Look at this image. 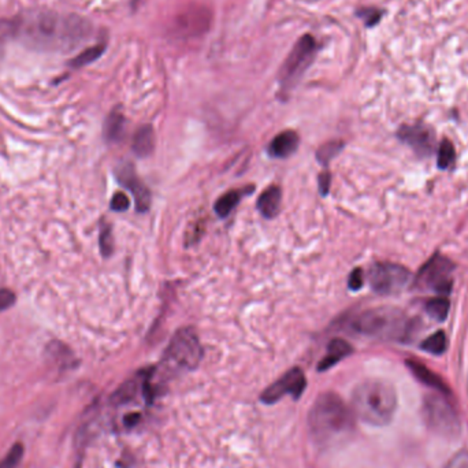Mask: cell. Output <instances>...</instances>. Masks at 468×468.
Here are the masks:
<instances>
[{"instance_id":"7c38bea8","label":"cell","mask_w":468,"mask_h":468,"mask_svg":"<svg viewBox=\"0 0 468 468\" xmlns=\"http://www.w3.org/2000/svg\"><path fill=\"white\" fill-rule=\"evenodd\" d=\"M118 182L129 189L136 200V209L139 213H144L151 206V193L148 188L140 180L130 163H123L116 169Z\"/></svg>"},{"instance_id":"d6986e66","label":"cell","mask_w":468,"mask_h":468,"mask_svg":"<svg viewBox=\"0 0 468 468\" xmlns=\"http://www.w3.org/2000/svg\"><path fill=\"white\" fill-rule=\"evenodd\" d=\"M125 129V116L118 112L112 111L105 122V137L110 143L119 142Z\"/></svg>"},{"instance_id":"ba28073f","label":"cell","mask_w":468,"mask_h":468,"mask_svg":"<svg viewBox=\"0 0 468 468\" xmlns=\"http://www.w3.org/2000/svg\"><path fill=\"white\" fill-rule=\"evenodd\" d=\"M370 285L378 294H396L412 281V274L404 266L396 263H375L368 274Z\"/></svg>"},{"instance_id":"4fadbf2b","label":"cell","mask_w":468,"mask_h":468,"mask_svg":"<svg viewBox=\"0 0 468 468\" xmlns=\"http://www.w3.org/2000/svg\"><path fill=\"white\" fill-rule=\"evenodd\" d=\"M398 139L414 148L418 155L428 156L432 151V135L423 125H404L397 133Z\"/></svg>"},{"instance_id":"6da1fadb","label":"cell","mask_w":468,"mask_h":468,"mask_svg":"<svg viewBox=\"0 0 468 468\" xmlns=\"http://www.w3.org/2000/svg\"><path fill=\"white\" fill-rule=\"evenodd\" d=\"M6 33L41 51H70L91 36L92 25L80 15L43 10L10 21Z\"/></svg>"},{"instance_id":"f1b7e54d","label":"cell","mask_w":468,"mask_h":468,"mask_svg":"<svg viewBox=\"0 0 468 468\" xmlns=\"http://www.w3.org/2000/svg\"><path fill=\"white\" fill-rule=\"evenodd\" d=\"M359 15L364 20L367 27H374L375 24L379 22V20L382 17V13L378 11L377 8H363L359 13Z\"/></svg>"},{"instance_id":"e0dca14e","label":"cell","mask_w":468,"mask_h":468,"mask_svg":"<svg viewBox=\"0 0 468 468\" xmlns=\"http://www.w3.org/2000/svg\"><path fill=\"white\" fill-rule=\"evenodd\" d=\"M281 199H282L281 189L278 186H270L259 196L257 210L266 218H274L280 213Z\"/></svg>"},{"instance_id":"52a82bcc","label":"cell","mask_w":468,"mask_h":468,"mask_svg":"<svg viewBox=\"0 0 468 468\" xmlns=\"http://www.w3.org/2000/svg\"><path fill=\"white\" fill-rule=\"evenodd\" d=\"M423 415L429 429L445 438H456L460 434V421L452 404L439 395L425 398Z\"/></svg>"},{"instance_id":"2e32d148","label":"cell","mask_w":468,"mask_h":468,"mask_svg":"<svg viewBox=\"0 0 468 468\" xmlns=\"http://www.w3.org/2000/svg\"><path fill=\"white\" fill-rule=\"evenodd\" d=\"M352 351H354L352 347H351L347 341H344V340H341V338H335V340H333V341L329 344V347H327L326 356H324V359L319 363L318 370H319V371H326V370H329L330 367L335 365L338 361H341L342 359H345L347 356H349V355L352 354Z\"/></svg>"},{"instance_id":"ffe728a7","label":"cell","mask_w":468,"mask_h":468,"mask_svg":"<svg viewBox=\"0 0 468 468\" xmlns=\"http://www.w3.org/2000/svg\"><path fill=\"white\" fill-rule=\"evenodd\" d=\"M244 195H246V192H244V189H241V190H230V192L225 193L223 196H220L216 203V207H214L216 216H220V218L229 216L234 210V207L240 203V200Z\"/></svg>"},{"instance_id":"7a4b0ae2","label":"cell","mask_w":468,"mask_h":468,"mask_svg":"<svg viewBox=\"0 0 468 468\" xmlns=\"http://www.w3.org/2000/svg\"><path fill=\"white\" fill-rule=\"evenodd\" d=\"M397 395L393 386L384 381H365L352 395V412L371 426H386L395 416Z\"/></svg>"},{"instance_id":"3957f363","label":"cell","mask_w":468,"mask_h":468,"mask_svg":"<svg viewBox=\"0 0 468 468\" xmlns=\"http://www.w3.org/2000/svg\"><path fill=\"white\" fill-rule=\"evenodd\" d=\"M352 425V412L334 393L321 395L310 409V432L314 439L322 445L331 444L348 434Z\"/></svg>"},{"instance_id":"7402d4cb","label":"cell","mask_w":468,"mask_h":468,"mask_svg":"<svg viewBox=\"0 0 468 468\" xmlns=\"http://www.w3.org/2000/svg\"><path fill=\"white\" fill-rule=\"evenodd\" d=\"M449 308H451L449 300L445 299V297L432 299L426 304V312L432 317V319H435L437 322H444L448 318Z\"/></svg>"},{"instance_id":"4dcf8cb0","label":"cell","mask_w":468,"mask_h":468,"mask_svg":"<svg viewBox=\"0 0 468 468\" xmlns=\"http://www.w3.org/2000/svg\"><path fill=\"white\" fill-rule=\"evenodd\" d=\"M15 303V294L8 289H0V312L13 307Z\"/></svg>"},{"instance_id":"5b68a950","label":"cell","mask_w":468,"mask_h":468,"mask_svg":"<svg viewBox=\"0 0 468 468\" xmlns=\"http://www.w3.org/2000/svg\"><path fill=\"white\" fill-rule=\"evenodd\" d=\"M202 359V347L197 335L190 329H182L176 333L169 344L163 364L169 371H188L195 368Z\"/></svg>"},{"instance_id":"9c48e42d","label":"cell","mask_w":468,"mask_h":468,"mask_svg":"<svg viewBox=\"0 0 468 468\" xmlns=\"http://www.w3.org/2000/svg\"><path fill=\"white\" fill-rule=\"evenodd\" d=\"M455 264L441 255H435L422 267L416 284L441 294H448L452 288V273Z\"/></svg>"},{"instance_id":"cb8c5ba5","label":"cell","mask_w":468,"mask_h":468,"mask_svg":"<svg viewBox=\"0 0 468 468\" xmlns=\"http://www.w3.org/2000/svg\"><path fill=\"white\" fill-rule=\"evenodd\" d=\"M456 160V151L455 146L449 140H442L438 146V167L439 169H449Z\"/></svg>"},{"instance_id":"44dd1931","label":"cell","mask_w":468,"mask_h":468,"mask_svg":"<svg viewBox=\"0 0 468 468\" xmlns=\"http://www.w3.org/2000/svg\"><path fill=\"white\" fill-rule=\"evenodd\" d=\"M106 50V45L105 44H96L93 47H89L86 50H84L82 52H80L77 56H74L72 61H70V66L74 68V69H80V68H84L92 62H95L96 59H99L103 52Z\"/></svg>"},{"instance_id":"d4e9b609","label":"cell","mask_w":468,"mask_h":468,"mask_svg":"<svg viewBox=\"0 0 468 468\" xmlns=\"http://www.w3.org/2000/svg\"><path fill=\"white\" fill-rule=\"evenodd\" d=\"M24 456V446L22 444H15L10 452L3 458L0 462V468H17L20 466Z\"/></svg>"},{"instance_id":"8fae6325","label":"cell","mask_w":468,"mask_h":468,"mask_svg":"<svg viewBox=\"0 0 468 468\" xmlns=\"http://www.w3.org/2000/svg\"><path fill=\"white\" fill-rule=\"evenodd\" d=\"M305 385L307 382L303 371L300 368H292L262 393V401L266 404H274L288 395L299 398L305 389Z\"/></svg>"},{"instance_id":"d6a6232c","label":"cell","mask_w":468,"mask_h":468,"mask_svg":"<svg viewBox=\"0 0 468 468\" xmlns=\"http://www.w3.org/2000/svg\"><path fill=\"white\" fill-rule=\"evenodd\" d=\"M330 174L329 173H324L321 177H319V189H321V193L322 195H326L329 192V188H330Z\"/></svg>"},{"instance_id":"277c9868","label":"cell","mask_w":468,"mask_h":468,"mask_svg":"<svg viewBox=\"0 0 468 468\" xmlns=\"http://www.w3.org/2000/svg\"><path fill=\"white\" fill-rule=\"evenodd\" d=\"M351 329L363 335L379 340H404L409 334L411 321L397 308H372L356 315Z\"/></svg>"},{"instance_id":"484cf974","label":"cell","mask_w":468,"mask_h":468,"mask_svg":"<svg viewBox=\"0 0 468 468\" xmlns=\"http://www.w3.org/2000/svg\"><path fill=\"white\" fill-rule=\"evenodd\" d=\"M99 244H100V252L105 257H108L114 251V240H112L111 226L108 223H103L100 227Z\"/></svg>"},{"instance_id":"603a6c76","label":"cell","mask_w":468,"mask_h":468,"mask_svg":"<svg viewBox=\"0 0 468 468\" xmlns=\"http://www.w3.org/2000/svg\"><path fill=\"white\" fill-rule=\"evenodd\" d=\"M421 348L432 355H441L446 351V335L442 330L435 331L430 337H428L422 344Z\"/></svg>"},{"instance_id":"8992f818","label":"cell","mask_w":468,"mask_h":468,"mask_svg":"<svg viewBox=\"0 0 468 468\" xmlns=\"http://www.w3.org/2000/svg\"><path fill=\"white\" fill-rule=\"evenodd\" d=\"M318 51V43L311 35H304L292 48L280 73L282 92H289L311 66Z\"/></svg>"},{"instance_id":"ac0fdd59","label":"cell","mask_w":468,"mask_h":468,"mask_svg":"<svg viewBox=\"0 0 468 468\" xmlns=\"http://www.w3.org/2000/svg\"><path fill=\"white\" fill-rule=\"evenodd\" d=\"M155 146V133L149 125L142 126L133 139V151L140 156H148Z\"/></svg>"},{"instance_id":"4316f807","label":"cell","mask_w":468,"mask_h":468,"mask_svg":"<svg viewBox=\"0 0 468 468\" xmlns=\"http://www.w3.org/2000/svg\"><path fill=\"white\" fill-rule=\"evenodd\" d=\"M341 148H342V143H340V142H330L327 144L322 145L319 148L318 153H317L318 160L326 166L329 163V160L341 151Z\"/></svg>"},{"instance_id":"5bb4252c","label":"cell","mask_w":468,"mask_h":468,"mask_svg":"<svg viewBox=\"0 0 468 468\" xmlns=\"http://www.w3.org/2000/svg\"><path fill=\"white\" fill-rule=\"evenodd\" d=\"M300 143L299 135L293 130H285L274 137V140L269 145V153L273 158H288L296 152Z\"/></svg>"},{"instance_id":"1f68e13d","label":"cell","mask_w":468,"mask_h":468,"mask_svg":"<svg viewBox=\"0 0 468 468\" xmlns=\"http://www.w3.org/2000/svg\"><path fill=\"white\" fill-rule=\"evenodd\" d=\"M363 282H364V278H363V271L361 269H355L351 275H349V280H348V287L352 289V290H359V289L363 287Z\"/></svg>"},{"instance_id":"f546056e","label":"cell","mask_w":468,"mask_h":468,"mask_svg":"<svg viewBox=\"0 0 468 468\" xmlns=\"http://www.w3.org/2000/svg\"><path fill=\"white\" fill-rule=\"evenodd\" d=\"M444 468H468V452L462 451L456 453Z\"/></svg>"},{"instance_id":"30bf717a","label":"cell","mask_w":468,"mask_h":468,"mask_svg":"<svg viewBox=\"0 0 468 468\" xmlns=\"http://www.w3.org/2000/svg\"><path fill=\"white\" fill-rule=\"evenodd\" d=\"M211 11L203 6H189L177 14L173 21L174 35L193 38L206 33L211 25Z\"/></svg>"},{"instance_id":"83f0119b","label":"cell","mask_w":468,"mask_h":468,"mask_svg":"<svg viewBox=\"0 0 468 468\" xmlns=\"http://www.w3.org/2000/svg\"><path fill=\"white\" fill-rule=\"evenodd\" d=\"M129 206H130V202L123 192H116L111 199V210L114 211H118V213L126 211Z\"/></svg>"},{"instance_id":"9a60e30c","label":"cell","mask_w":468,"mask_h":468,"mask_svg":"<svg viewBox=\"0 0 468 468\" xmlns=\"http://www.w3.org/2000/svg\"><path fill=\"white\" fill-rule=\"evenodd\" d=\"M408 368L412 371V374L425 385L430 386L432 389L441 392L442 395H446L448 392V386L445 385V382L441 379L439 375H437L435 372H432L429 367H426L425 364L419 363L416 361H407Z\"/></svg>"}]
</instances>
